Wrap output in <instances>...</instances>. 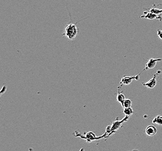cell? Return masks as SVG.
Instances as JSON below:
<instances>
[{"label": "cell", "mask_w": 162, "mask_h": 151, "mask_svg": "<svg viewBox=\"0 0 162 151\" xmlns=\"http://www.w3.org/2000/svg\"><path fill=\"white\" fill-rule=\"evenodd\" d=\"M7 90V87L5 85H3L2 89L0 90V96H1V95L3 94Z\"/></svg>", "instance_id": "5bb4252c"}, {"label": "cell", "mask_w": 162, "mask_h": 151, "mask_svg": "<svg viewBox=\"0 0 162 151\" xmlns=\"http://www.w3.org/2000/svg\"><path fill=\"white\" fill-rule=\"evenodd\" d=\"M118 90H119V93L117 95V101L122 105L124 102V100L125 99V97L123 93H120V87H119Z\"/></svg>", "instance_id": "9c48e42d"}, {"label": "cell", "mask_w": 162, "mask_h": 151, "mask_svg": "<svg viewBox=\"0 0 162 151\" xmlns=\"http://www.w3.org/2000/svg\"><path fill=\"white\" fill-rule=\"evenodd\" d=\"M158 36L162 40V30L160 29L158 30Z\"/></svg>", "instance_id": "9a60e30c"}, {"label": "cell", "mask_w": 162, "mask_h": 151, "mask_svg": "<svg viewBox=\"0 0 162 151\" xmlns=\"http://www.w3.org/2000/svg\"><path fill=\"white\" fill-rule=\"evenodd\" d=\"M162 73V71L161 70H158L155 75H153L152 78L149 81H148L146 83H143L144 87H147L149 89H153V88L155 87V86L157 84L158 81H157V77L158 76L160 75Z\"/></svg>", "instance_id": "5b68a950"}, {"label": "cell", "mask_w": 162, "mask_h": 151, "mask_svg": "<svg viewBox=\"0 0 162 151\" xmlns=\"http://www.w3.org/2000/svg\"><path fill=\"white\" fill-rule=\"evenodd\" d=\"M123 113L125 116H130L134 113L133 109L131 106L128 107V108H125L123 110Z\"/></svg>", "instance_id": "8fae6325"}, {"label": "cell", "mask_w": 162, "mask_h": 151, "mask_svg": "<svg viewBox=\"0 0 162 151\" xmlns=\"http://www.w3.org/2000/svg\"><path fill=\"white\" fill-rule=\"evenodd\" d=\"M78 30L76 23H70L67 25L65 28V33L63 34V36H66L70 40H73L76 37Z\"/></svg>", "instance_id": "7a4b0ae2"}, {"label": "cell", "mask_w": 162, "mask_h": 151, "mask_svg": "<svg viewBox=\"0 0 162 151\" xmlns=\"http://www.w3.org/2000/svg\"><path fill=\"white\" fill-rule=\"evenodd\" d=\"M140 18H144L149 20L158 19L159 20V21H161L162 20V15H157L150 11H144L143 15L140 16Z\"/></svg>", "instance_id": "8992f818"}, {"label": "cell", "mask_w": 162, "mask_h": 151, "mask_svg": "<svg viewBox=\"0 0 162 151\" xmlns=\"http://www.w3.org/2000/svg\"><path fill=\"white\" fill-rule=\"evenodd\" d=\"M122 106L123 107V108H128V107H131L132 106V101L130 99H125L124 100L123 104V105Z\"/></svg>", "instance_id": "4fadbf2b"}, {"label": "cell", "mask_w": 162, "mask_h": 151, "mask_svg": "<svg viewBox=\"0 0 162 151\" xmlns=\"http://www.w3.org/2000/svg\"><path fill=\"white\" fill-rule=\"evenodd\" d=\"M145 132L147 135L152 137L157 133V129L154 126L150 125L146 128Z\"/></svg>", "instance_id": "ba28073f"}, {"label": "cell", "mask_w": 162, "mask_h": 151, "mask_svg": "<svg viewBox=\"0 0 162 151\" xmlns=\"http://www.w3.org/2000/svg\"><path fill=\"white\" fill-rule=\"evenodd\" d=\"M158 62H162V58H158V59H155L152 58H150L146 63V65L145 67V70H147L152 69L153 68H154Z\"/></svg>", "instance_id": "52a82bcc"}, {"label": "cell", "mask_w": 162, "mask_h": 151, "mask_svg": "<svg viewBox=\"0 0 162 151\" xmlns=\"http://www.w3.org/2000/svg\"><path fill=\"white\" fill-rule=\"evenodd\" d=\"M75 134H76V135H75L76 137H80V138L84 139L86 142H91L93 141L100 140L102 138H105L106 135V133H105L104 135H102L100 137H96V134L94 132H87L84 136L83 135L81 134L80 132H75Z\"/></svg>", "instance_id": "3957f363"}, {"label": "cell", "mask_w": 162, "mask_h": 151, "mask_svg": "<svg viewBox=\"0 0 162 151\" xmlns=\"http://www.w3.org/2000/svg\"><path fill=\"white\" fill-rule=\"evenodd\" d=\"M149 11L157 15H162V10H160L156 7H154V6H153L151 8H150L149 10Z\"/></svg>", "instance_id": "7c38bea8"}, {"label": "cell", "mask_w": 162, "mask_h": 151, "mask_svg": "<svg viewBox=\"0 0 162 151\" xmlns=\"http://www.w3.org/2000/svg\"><path fill=\"white\" fill-rule=\"evenodd\" d=\"M153 123L162 126V116L158 115L156 117H155L152 121Z\"/></svg>", "instance_id": "30bf717a"}, {"label": "cell", "mask_w": 162, "mask_h": 151, "mask_svg": "<svg viewBox=\"0 0 162 151\" xmlns=\"http://www.w3.org/2000/svg\"><path fill=\"white\" fill-rule=\"evenodd\" d=\"M129 118H130V116H125V117L122 120H116L113 122H112L111 126H108L106 130V132H105L106 134L105 138L106 139L108 138L111 135L117 132V131L118 130H119L120 128L122 127V125L124 124V122H127Z\"/></svg>", "instance_id": "6da1fadb"}, {"label": "cell", "mask_w": 162, "mask_h": 151, "mask_svg": "<svg viewBox=\"0 0 162 151\" xmlns=\"http://www.w3.org/2000/svg\"><path fill=\"white\" fill-rule=\"evenodd\" d=\"M145 70V69H143V70L139 74H138L137 75L134 76H124L121 81H120V86H122V85H130L132 81H133L134 80H140V76L141 75V74Z\"/></svg>", "instance_id": "277c9868"}]
</instances>
